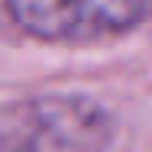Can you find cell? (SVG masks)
I'll return each mask as SVG.
<instances>
[{
  "label": "cell",
  "instance_id": "7a4b0ae2",
  "mask_svg": "<svg viewBox=\"0 0 152 152\" xmlns=\"http://www.w3.org/2000/svg\"><path fill=\"white\" fill-rule=\"evenodd\" d=\"M3 152H107L110 120L81 97H42L13 110Z\"/></svg>",
  "mask_w": 152,
  "mask_h": 152
},
{
  "label": "cell",
  "instance_id": "6da1fadb",
  "mask_svg": "<svg viewBox=\"0 0 152 152\" xmlns=\"http://www.w3.org/2000/svg\"><path fill=\"white\" fill-rule=\"evenodd\" d=\"M16 29L42 42H91L152 20V0H3Z\"/></svg>",
  "mask_w": 152,
  "mask_h": 152
}]
</instances>
